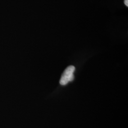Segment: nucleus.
Listing matches in <instances>:
<instances>
[{"label": "nucleus", "instance_id": "obj_1", "mask_svg": "<svg viewBox=\"0 0 128 128\" xmlns=\"http://www.w3.org/2000/svg\"><path fill=\"white\" fill-rule=\"evenodd\" d=\"M75 69V67L73 66H70L64 70L60 80V84L61 85L65 86L69 82L73 81L74 73Z\"/></svg>", "mask_w": 128, "mask_h": 128}, {"label": "nucleus", "instance_id": "obj_2", "mask_svg": "<svg viewBox=\"0 0 128 128\" xmlns=\"http://www.w3.org/2000/svg\"><path fill=\"white\" fill-rule=\"evenodd\" d=\"M128 0H124V4H125V5L126 6H128Z\"/></svg>", "mask_w": 128, "mask_h": 128}]
</instances>
